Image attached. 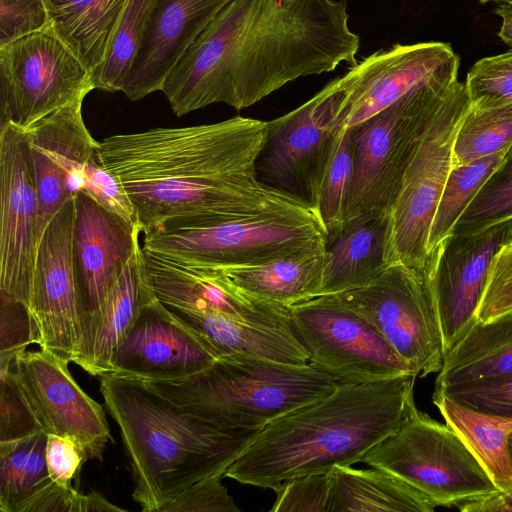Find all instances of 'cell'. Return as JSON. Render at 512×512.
Listing matches in <instances>:
<instances>
[{"mask_svg":"<svg viewBox=\"0 0 512 512\" xmlns=\"http://www.w3.org/2000/svg\"><path fill=\"white\" fill-rule=\"evenodd\" d=\"M267 133V121L236 116L212 124L112 135L99 142L97 153L121 181L144 235L313 210L259 179L257 163Z\"/></svg>","mask_w":512,"mask_h":512,"instance_id":"obj_1","label":"cell"},{"mask_svg":"<svg viewBox=\"0 0 512 512\" xmlns=\"http://www.w3.org/2000/svg\"><path fill=\"white\" fill-rule=\"evenodd\" d=\"M348 20L347 0H231L161 91L177 116L215 103L242 110L300 77L355 66Z\"/></svg>","mask_w":512,"mask_h":512,"instance_id":"obj_2","label":"cell"},{"mask_svg":"<svg viewBox=\"0 0 512 512\" xmlns=\"http://www.w3.org/2000/svg\"><path fill=\"white\" fill-rule=\"evenodd\" d=\"M417 376L338 384L329 394L263 426L225 471L241 484L274 490L292 478L362 461L415 406Z\"/></svg>","mask_w":512,"mask_h":512,"instance_id":"obj_3","label":"cell"},{"mask_svg":"<svg viewBox=\"0 0 512 512\" xmlns=\"http://www.w3.org/2000/svg\"><path fill=\"white\" fill-rule=\"evenodd\" d=\"M105 408L117 423L143 512L161 509L189 486L225 474L261 429L218 425L182 409L143 381L99 377Z\"/></svg>","mask_w":512,"mask_h":512,"instance_id":"obj_4","label":"cell"},{"mask_svg":"<svg viewBox=\"0 0 512 512\" xmlns=\"http://www.w3.org/2000/svg\"><path fill=\"white\" fill-rule=\"evenodd\" d=\"M143 382L182 409L234 429H260L338 386L331 375L310 363L287 364L244 354L221 356L186 378Z\"/></svg>","mask_w":512,"mask_h":512,"instance_id":"obj_5","label":"cell"},{"mask_svg":"<svg viewBox=\"0 0 512 512\" xmlns=\"http://www.w3.org/2000/svg\"><path fill=\"white\" fill-rule=\"evenodd\" d=\"M456 80H430L351 127L354 175L345 225L362 217L389 215L422 136Z\"/></svg>","mask_w":512,"mask_h":512,"instance_id":"obj_6","label":"cell"},{"mask_svg":"<svg viewBox=\"0 0 512 512\" xmlns=\"http://www.w3.org/2000/svg\"><path fill=\"white\" fill-rule=\"evenodd\" d=\"M327 233L313 210L282 211L204 226H179L145 235L143 250L209 266H239L327 249Z\"/></svg>","mask_w":512,"mask_h":512,"instance_id":"obj_7","label":"cell"},{"mask_svg":"<svg viewBox=\"0 0 512 512\" xmlns=\"http://www.w3.org/2000/svg\"><path fill=\"white\" fill-rule=\"evenodd\" d=\"M361 462L392 473L435 506H457L500 492L454 431L416 405Z\"/></svg>","mask_w":512,"mask_h":512,"instance_id":"obj_8","label":"cell"},{"mask_svg":"<svg viewBox=\"0 0 512 512\" xmlns=\"http://www.w3.org/2000/svg\"><path fill=\"white\" fill-rule=\"evenodd\" d=\"M435 262L391 264L367 286L334 295L371 323L420 378L438 373L445 358L432 279Z\"/></svg>","mask_w":512,"mask_h":512,"instance_id":"obj_9","label":"cell"},{"mask_svg":"<svg viewBox=\"0 0 512 512\" xmlns=\"http://www.w3.org/2000/svg\"><path fill=\"white\" fill-rule=\"evenodd\" d=\"M469 107L465 83L454 81L422 136L389 212L387 265L426 267L434 261L427 251L429 232L452 168L455 135Z\"/></svg>","mask_w":512,"mask_h":512,"instance_id":"obj_10","label":"cell"},{"mask_svg":"<svg viewBox=\"0 0 512 512\" xmlns=\"http://www.w3.org/2000/svg\"><path fill=\"white\" fill-rule=\"evenodd\" d=\"M343 96L336 78L296 109L267 121V141L257 163L262 183L317 213L324 177L344 128Z\"/></svg>","mask_w":512,"mask_h":512,"instance_id":"obj_11","label":"cell"},{"mask_svg":"<svg viewBox=\"0 0 512 512\" xmlns=\"http://www.w3.org/2000/svg\"><path fill=\"white\" fill-rule=\"evenodd\" d=\"M94 89L92 73L51 24L0 45V126L24 130Z\"/></svg>","mask_w":512,"mask_h":512,"instance_id":"obj_12","label":"cell"},{"mask_svg":"<svg viewBox=\"0 0 512 512\" xmlns=\"http://www.w3.org/2000/svg\"><path fill=\"white\" fill-rule=\"evenodd\" d=\"M290 315L309 363L331 375L338 384L414 374L371 323L334 295L295 304L290 307Z\"/></svg>","mask_w":512,"mask_h":512,"instance_id":"obj_13","label":"cell"},{"mask_svg":"<svg viewBox=\"0 0 512 512\" xmlns=\"http://www.w3.org/2000/svg\"><path fill=\"white\" fill-rule=\"evenodd\" d=\"M69 360L41 348L0 356V370L13 382L41 429L75 441L88 458L103 460L113 441L104 407L71 375Z\"/></svg>","mask_w":512,"mask_h":512,"instance_id":"obj_14","label":"cell"},{"mask_svg":"<svg viewBox=\"0 0 512 512\" xmlns=\"http://www.w3.org/2000/svg\"><path fill=\"white\" fill-rule=\"evenodd\" d=\"M72 260L80 338L71 362L91 338L108 298L139 244L140 229L83 192L74 197Z\"/></svg>","mask_w":512,"mask_h":512,"instance_id":"obj_15","label":"cell"},{"mask_svg":"<svg viewBox=\"0 0 512 512\" xmlns=\"http://www.w3.org/2000/svg\"><path fill=\"white\" fill-rule=\"evenodd\" d=\"M38 220V195L23 130L12 124L2 125L0 290L21 302L28 311L38 248Z\"/></svg>","mask_w":512,"mask_h":512,"instance_id":"obj_16","label":"cell"},{"mask_svg":"<svg viewBox=\"0 0 512 512\" xmlns=\"http://www.w3.org/2000/svg\"><path fill=\"white\" fill-rule=\"evenodd\" d=\"M459 58L447 43L396 44L364 58L341 77L340 117L354 127L436 78H457Z\"/></svg>","mask_w":512,"mask_h":512,"instance_id":"obj_17","label":"cell"},{"mask_svg":"<svg viewBox=\"0 0 512 512\" xmlns=\"http://www.w3.org/2000/svg\"><path fill=\"white\" fill-rule=\"evenodd\" d=\"M511 241L512 217L441 242L432 279L445 355L478 321L493 261Z\"/></svg>","mask_w":512,"mask_h":512,"instance_id":"obj_18","label":"cell"},{"mask_svg":"<svg viewBox=\"0 0 512 512\" xmlns=\"http://www.w3.org/2000/svg\"><path fill=\"white\" fill-rule=\"evenodd\" d=\"M84 98L23 130L39 202L38 245L51 219L82 191L86 164L99 147L83 120Z\"/></svg>","mask_w":512,"mask_h":512,"instance_id":"obj_19","label":"cell"},{"mask_svg":"<svg viewBox=\"0 0 512 512\" xmlns=\"http://www.w3.org/2000/svg\"><path fill=\"white\" fill-rule=\"evenodd\" d=\"M219 357L207 339L155 295L116 350L109 374L143 381L175 380L203 371Z\"/></svg>","mask_w":512,"mask_h":512,"instance_id":"obj_20","label":"cell"},{"mask_svg":"<svg viewBox=\"0 0 512 512\" xmlns=\"http://www.w3.org/2000/svg\"><path fill=\"white\" fill-rule=\"evenodd\" d=\"M74 198L51 219L38 248L29 313L41 348L71 362L80 338L72 260Z\"/></svg>","mask_w":512,"mask_h":512,"instance_id":"obj_21","label":"cell"},{"mask_svg":"<svg viewBox=\"0 0 512 512\" xmlns=\"http://www.w3.org/2000/svg\"><path fill=\"white\" fill-rule=\"evenodd\" d=\"M143 256L148 282L156 297L169 308L219 313L257 322L291 318L290 308L241 290L217 267L171 259L146 250Z\"/></svg>","mask_w":512,"mask_h":512,"instance_id":"obj_22","label":"cell"},{"mask_svg":"<svg viewBox=\"0 0 512 512\" xmlns=\"http://www.w3.org/2000/svg\"><path fill=\"white\" fill-rule=\"evenodd\" d=\"M231 0H157L122 92L132 101L161 91L175 65Z\"/></svg>","mask_w":512,"mask_h":512,"instance_id":"obj_23","label":"cell"},{"mask_svg":"<svg viewBox=\"0 0 512 512\" xmlns=\"http://www.w3.org/2000/svg\"><path fill=\"white\" fill-rule=\"evenodd\" d=\"M169 309L207 339L220 357L244 354L287 364L309 363L291 318L257 322L219 313Z\"/></svg>","mask_w":512,"mask_h":512,"instance_id":"obj_24","label":"cell"},{"mask_svg":"<svg viewBox=\"0 0 512 512\" xmlns=\"http://www.w3.org/2000/svg\"><path fill=\"white\" fill-rule=\"evenodd\" d=\"M153 297L139 245L112 290L91 338L72 362L92 376L111 373L116 350Z\"/></svg>","mask_w":512,"mask_h":512,"instance_id":"obj_25","label":"cell"},{"mask_svg":"<svg viewBox=\"0 0 512 512\" xmlns=\"http://www.w3.org/2000/svg\"><path fill=\"white\" fill-rule=\"evenodd\" d=\"M388 214L362 217L345 225L327 243L318 296L335 295L367 286L386 268Z\"/></svg>","mask_w":512,"mask_h":512,"instance_id":"obj_26","label":"cell"},{"mask_svg":"<svg viewBox=\"0 0 512 512\" xmlns=\"http://www.w3.org/2000/svg\"><path fill=\"white\" fill-rule=\"evenodd\" d=\"M326 250L298 253L259 264L217 268L241 290L290 308L319 295Z\"/></svg>","mask_w":512,"mask_h":512,"instance_id":"obj_27","label":"cell"},{"mask_svg":"<svg viewBox=\"0 0 512 512\" xmlns=\"http://www.w3.org/2000/svg\"><path fill=\"white\" fill-rule=\"evenodd\" d=\"M50 24L95 79L127 0H43Z\"/></svg>","mask_w":512,"mask_h":512,"instance_id":"obj_28","label":"cell"},{"mask_svg":"<svg viewBox=\"0 0 512 512\" xmlns=\"http://www.w3.org/2000/svg\"><path fill=\"white\" fill-rule=\"evenodd\" d=\"M512 372V312L477 321L445 355L435 389Z\"/></svg>","mask_w":512,"mask_h":512,"instance_id":"obj_29","label":"cell"},{"mask_svg":"<svg viewBox=\"0 0 512 512\" xmlns=\"http://www.w3.org/2000/svg\"><path fill=\"white\" fill-rule=\"evenodd\" d=\"M435 505L415 488L380 468H333L330 512H433Z\"/></svg>","mask_w":512,"mask_h":512,"instance_id":"obj_30","label":"cell"},{"mask_svg":"<svg viewBox=\"0 0 512 512\" xmlns=\"http://www.w3.org/2000/svg\"><path fill=\"white\" fill-rule=\"evenodd\" d=\"M432 401L445 424L466 445L498 490L511 492L508 436L512 432V418L467 408L440 392L434 391Z\"/></svg>","mask_w":512,"mask_h":512,"instance_id":"obj_31","label":"cell"},{"mask_svg":"<svg viewBox=\"0 0 512 512\" xmlns=\"http://www.w3.org/2000/svg\"><path fill=\"white\" fill-rule=\"evenodd\" d=\"M47 433L0 442V511L15 508L47 486L50 479L46 463Z\"/></svg>","mask_w":512,"mask_h":512,"instance_id":"obj_32","label":"cell"},{"mask_svg":"<svg viewBox=\"0 0 512 512\" xmlns=\"http://www.w3.org/2000/svg\"><path fill=\"white\" fill-rule=\"evenodd\" d=\"M512 145V103L464 114L453 143L452 166L505 152Z\"/></svg>","mask_w":512,"mask_h":512,"instance_id":"obj_33","label":"cell"},{"mask_svg":"<svg viewBox=\"0 0 512 512\" xmlns=\"http://www.w3.org/2000/svg\"><path fill=\"white\" fill-rule=\"evenodd\" d=\"M503 155L504 152H500L464 165L452 166L429 232L427 251L430 258L437 254L441 242L449 235Z\"/></svg>","mask_w":512,"mask_h":512,"instance_id":"obj_34","label":"cell"},{"mask_svg":"<svg viewBox=\"0 0 512 512\" xmlns=\"http://www.w3.org/2000/svg\"><path fill=\"white\" fill-rule=\"evenodd\" d=\"M156 1L127 0L106 58L94 79L95 89L123 90Z\"/></svg>","mask_w":512,"mask_h":512,"instance_id":"obj_35","label":"cell"},{"mask_svg":"<svg viewBox=\"0 0 512 512\" xmlns=\"http://www.w3.org/2000/svg\"><path fill=\"white\" fill-rule=\"evenodd\" d=\"M512 217V145L449 234L480 231Z\"/></svg>","mask_w":512,"mask_h":512,"instance_id":"obj_36","label":"cell"},{"mask_svg":"<svg viewBox=\"0 0 512 512\" xmlns=\"http://www.w3.org/2000/svg\"><path fill=\"white\" fill-rule=\"evenodd\" d=\"M354 175V147L351 128L344 127L324 177L318 206L319 218L328 242L345 226L348 198Z\"/></svg>","mask_w":512,"mask_h":512,"instance_id":"obj_37","label":"cell"},{"mask_svg":"<svg viewBox=\"0 0 512 512\" xmlns=\"http://www.w3.org/2000/svg\"><path fill=\"white\" fill-rule=\"evenodd\" d=\"M465 85L472 107L512 103V49L477 61L469 70Z\"/></svg>","mask_w":512,"mask_h":512,"instance_id":"obj_38","label":"cell"},{"mask_svg":"<svg viewBox=\"0 0 512 512\" xmlns=\"http://www.w3.org/2000/svg\"><path fill=\"white\" fill-rule=\"evenodd\" d=\"M476 411L512 418V372L434 389Z\"/></svg>","mask_w":512,"mask_h":512,"instance_id":"obj_39","label":"cell"},{"mask_svg":"<svg viewBox=\"0 0 512 512\" xmlns=\"http://www.w3.org/2000/svg\"><path fill=\"white\" fill-rule=\"evenodd\" d=\"M333 469L298 476L278 485L271 512H330Z\"/></svg>","mask_w":512,"mask_h":512,"instance_id":"obj_40","label":"cell"},{"mask_svg":"<svg viewBox=\"0 0 512 512\" xmlns=\"http://www.w3.org/2000/svg\"><path fill=\"white\" fill-rule=\"evenodd\" d=\"M125 511L109 502L100 492L82 494L71 486L50 482L20 503L14 512H104Z\"/></svg>","mask_w":512,"mask_h":512,"instance_id":"obj_41","label":"cell"},{"mask_svg":"<svg viewBox=\"0 0 512 512\" xmlns=\"http://www.w3.org/2000/svg\"><path fill=\"white\" fill-rule=\"evenodd\" d=\"M107 211L126 222L137 225L135 208L121 181L109 171L94 154L84 170L82 191Z\"/></svg>","mask_w":512,"mask_h":512,"instance_id":"obj_42","label":"cell"},{"mask_svg":"<svg viewBox=\"0 0 512 512\" xmlns=\"http://www.w3.org/2000/svg\"><path fill=\"white\" fill-rule=\"evenodd\" d=\"M223 474L195 482L168 502L161 512H239L222 483Z\"/></svg>","mask_w":512,"mask_h":512,"instance_id":"obj_43","label":"cell"},{"mask_svg":"<svg viewBox=\"0 0 512 512\" xmlns=\"http://www.w3.org/2000/svg\"><path fill=\"white\" fill-rule=\"evenodd\" d=\"M512 312V241L496 255L482 298L478 321L487 322Z\"/></svg>","mask_w":512,"mask_h":512,"instance_id":"obj_44","label":"cell"},{"mask_svg":"<svg viewBox=\"0 0 512 512\" xmlns=\"http://www.w3.org/2000/svg\"><path fill=\"white\" fill-rule=\"evenodd\" d=\"M50 24L43 0H0V45Z\"/></svg>","mask_w":512,"mask_h":512,"instance_id":"obj_45","label":"cell"},{"mask_svg":"<svg viewBox=\"0 0 512 512\" xmlns=\"http://www.w3.org/2000/svg\"><path fill=\"white\" fill-rule=\"evenodd\" d=\"M0 355H15L30 344L40 343L39 335L28 309L21 302L1 291Z\"/></svg>","mask_w":512,"mask_h":512,"instance_id":"obj_46","label":"cell"},{"mask_svg":"<svg viewBox=\"0 0 512 512\" xmlns=\"http://www.w3.org/2000/svg\"><path fill=\"white\" fill-rule=\"evenodd\" d=\"M1 376L0 442L43 431L4 370Z\"/></svg>","mask_w":512,"mask_h":512,"instance_id":"obj_47","label":"cell"},{"mask_svg":"<svg viewBox=\"0 0 512 512\" xmlns=\"http://www.w3.org/2000/svg\"><path fill=\"white\" fill-rule=\"evenodd\" d=\"M87 459L86 452L72 439L47 434L46 463L53 482L71 486Z\"/></svg>","mask_w":512,"mask_h":512,"instance_id":"obj_48","label":"cell"},{"mask_svg":"<svg viewBox=\"0 0 512 512\" xmlns=\"http://www.w3.org/2000/svg\"><path fill=\"white\" fill-rule=\"evenodd\" d=\"M457 507L462 512H512V491L497 492L487 497L468 500Z\"/></svg>","mask_w":512,"mask_h":512,"instance_id":"obj_49","label":"cell"},{"mask_svg":"<svg viewBox=\"0 0 512 512\" xmlns=\"http://www.w3.org/2000/svg\"><path fill=\"white\" fill-rule=\"evenodd\" d=\"M502 19L499 37L512 49V0H506L496 9Z\"/></svg>","mask_w":512,"mask_h":512,"instance_id":"obj_50","label":"cell"},{"mask_svg":"<svg viewBox=\"0 0 512 512\" xmlns=\"http://www.w3.org/2000/svg\"><path fill=\"white\" fill-rule=\"evenodd\" d=\"M508 450H509V456H510V461H511V465H512V432L508 436Z\"/></svg>","mask_w":512,"mask_h":512,"instance_id":"obj_51","label":"cell"},{"mask_svg":"<svg viewBox=\"0 0 512 512\" xmlns=\"http://www.w3.org/2000/svg\"><path fill=\"white\" fill-rule=\"evenodd\" d=\"M480 1L484 3V2H488V1H500V0H480ZM504 1H506V0H504Z\"/></svg>","mask_w":512,"mask_h":512,"instance_id":"obj_52","label":"cell"}]
</instances>
